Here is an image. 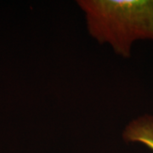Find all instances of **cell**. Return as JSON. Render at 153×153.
Here are the masks:
<instances>
[{"label":"cell","instance_id":"cell-1","mask_svg":"<svg viewBox=\"0 0 153 153\" xmlns=\"http://www.w3.org/2000/svg\"><path fill=\"white\" fill-rule=\"evenodd\" d=\"M89 35L129 58L133 44L153 39V0H79Z\"/></svg>","mask_w":153,"mask_h":153},{"label":"cell","instance_id":"cell-2","mask_svg":"<svg viewBox=\"0 0 153 153\" xmlns=\"http://www.w3.org/2000/svg\"><path fill=\"white\" fill-rule=\"evenodd\" d=\"M123 137L128 142L142 144L153 152V116L145 114L130 121Z\"/></svg>","mask_w":153,"mask_h":153}]
</instances>
